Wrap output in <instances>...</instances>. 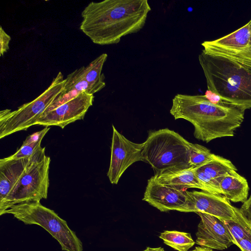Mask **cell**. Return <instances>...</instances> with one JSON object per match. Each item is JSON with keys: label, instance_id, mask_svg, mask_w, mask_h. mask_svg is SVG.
I'll use <instances>...</instances> for the list:
<instances>
[{"label": "cell", "instance_id": "6da1fadb", "mask_svg": "<svg viewBox=\"0 0 251 251\" xmlns=\"http://www.w3.org/2000/svg\"><path fill=\"white\" fill-rule=\"evenodd\" d=\"M151 10L147 0L93 1L81 12L80 29L94 44H116L142 29Z\"/></svg>", "mask_w": 251, "mask_h": 251}, {"label": "cell", "instance_id": "7a4b0ae2", "mask_svg": "<svg viewBox=\"0 0 251 251\" xmlns=\"http://www.w3.org/2000/svg\"><path fill=\"white\" fill-rule=\"evenodd\" d=\"M245 111L237 106L215 104L205 96L176 94L172 100L170 114L194 126L195 137L206 143L231 137L244 119Z\"/></svg>", "mask_w": 251, "mask_h": 251}, {"label": "cell", "instance_id": "3957f363", "mask_svg": "<svg viewBox=\"0 0 251 251\" xmlns=\"http://www.w3.org/2000/svg\"><path fill=\"white\" fill-rule=\"evenodd\" d=\"M198 58L208 90L244 110L251 108V66L203 51Z\"/></svg>", "mask_w": 251, "mask_h": 251}, {"label": "cell", "instance_id": "277c9868", "mask_svg": "<svg viewBox=\"0 0 251 251\" xmlns=\"http://www.w3.org/2000/svg\"><path fill=\"white\" fill-rule=\"evenodd\" d=\"M191 144L168 128L150 131L143 143L142 161L150 165L154 176L192 167L189 161Z\"/></svg>", "mask_w": 251, "mask_h": 251}, {"label": "cell", "instance_id": "5b68a950", "mask_svg": "<svg viewBox=\"0 0 251 251\" xmlns=\"http://www.w3.org/2000/svg\"><path fill=\"white\" fill-rule=\"evenodd\" d=\"M10 214L25 225H37L46 230L61 246L63 251H82V243L66 221L53 210L40 203L30 201L16 204L3 214Z\"/></svg>", "mask_w": 251, "mask_h": 251}, {"label": "cell", "instance_id": "8992f818", "mask_svg": "<svg viewBox=\"0 0 251 251\" xmlns=\"http://www.w3.org/2000/svg\"><path fill=\"white\" fill-rule=\"evenodd\" d=\"M50 158L41 147L31 156L26 171L4 201L0 204V215L10 206L48 198Z\"/></svg>", "mask_w": 251, "mask_h": 251}, {"label": "cell", "instance_id": "52a82bcc", "mask_svg": "<svg viewBox=\"0 0 251 251\" xmlns=\"http://www.w3.org/2000/svg\"><path fill=\"white\" fill-rule=\"evenodd\" d=\"M65 79L61 72L50 85L32 101L14 111L6 109L0 112V138L15 132L26 130L35 125L37 119L47 110L64 89Z\"/></svg>", "mask_w": 251, "mask_h": 251}, {"label": "cell", "instance_id": "ba28073f", "mask_svg": "<svg viewBox=\"0 0 251 251\" xmlns=\"http://www.w3.org/2000/svg\"><path fill=\"white\" fill-rule=\"evenodd\" d=\"M203 52L226 57L251 67V21L220 38L201 43Z\"/></svg>", "mask_w": 251, "mask_h": 251}, {"label": "cell", "instance_id": "9c48e42d", "mask_svg": "<svg viewBox=\"0 0 251 251\" xmlns=\"http://www.w3.org/2000/svg\"><path fill=\"white\" fill-rule=\"evenodd\" d=\"M142 200L161 212H195L189 191L161 184L154 176L148 180Z\"/></svg>", "mask_w": 251, "mask_h": 251}, {"label": "cell", "instance_id": "30bf717a", "mask_svg": "<svg viewBox=\"0 0 251 251\" xmlns=\"http://www.w3.org/2000/svg\"><path fill=\"white\" fill-rule=\"evenodd\" d=\"M111 158L107 174L111 184H117L126 170L136 162L142 161L143 143L127 139L112 125Z\"/></svg>", "mask_w": 251, "mask_h": 251}, {"label": "cell", "instance_id": "8fae6325", "mask_svg": "<svg viewBox=\"0 0 251 251\" xmlns=\"http://www.w3.org/2000/svg\"><path fill=\"white\" fill-rule=\"evenodd\" d=\"M94 96L86 92L62 104L55 108L43 113L35 125L45 127L55 126L63 129L67 125L83 120L89 108L93 105Z\"/></svg>", "mask_w": 251, "mask_h": 251}, {"label": "cell", "instance_id": "7c38bea8", "mask_svg": "<svg viewBox=\"0 0 251 251\" xmlns=\"http://www.w3.org/2000/svg\"><path fill=\"white\" fill-rule=\"evenodd\" d=\"M197 214L201 218L196 233L197 245L221 251L233 245L224 221L208 214L201 212Z\"/></svg>", "mask_w": 251, "mask_h": 251}, {"label": "cell", "instance_id": "4fadbf2b", "mask_svg": "<svg viewBox=\"0 0 251 251\" xmlns=\"http://www.w3.org/2000/svg\"><path fill=\"white\" fill-rule=\"evenodd\" d=\"M189 194L193 201L195 213L208 214L225 221H237L239 209L223 195L203 191H189Z\"/></svg>", "mask_w": 251, "mask_h": 251}, {"label": "cell", "instance_id": "5bb4252c", "mask_svg": "<svg viewBox=\"0 0 251 251\" xmlns=\"http://www.w3.org/2000/svg\"><path fill=\"white\" fill-rule=\"evenodd\" d=\"M232 171H237L229 160L216 155L209 162L195 168V173L205 192L221 195L220 183L223 177Z\"/></svg>", "mask_w": 251, "mask_h": 251}, {"label": "cell", "instance_id": "9a60e30c", "mask_svg": "<svg viewBox=\"0 0 251 251\" xmlns=\"http://www.w3.org/2000/svg\"><path fill=\"white\" fill-rule=\"evenodd\" d=\"M31 157L0 160V204L2 203L26 171Z\"/></svg>", "mask_w": 251, "mask_h": 251}, {"label": "cell", "instance_id": "2e32d148", "mask_svg": "<svg viewBox=\"0 0 251 251\" xmlns=\"http://www.w3.org/2000/svg\"><path fill=\"white\" fill-rule=\"evenodd\" d=\"M84 66L81 67L68 75L64 89L46 112L55 108L83 92L93 95L95 93L84 77Z\"/></svg>", "mask_w": 251, "mask_h": 251}, {"label": "cell", "instance_id": "e0dca14e", "mask_svg": "<svg viewBox=\"0 0 251 251\" xmlns=\"http://www.w3.org/2000/svg\"><path fill=\"white\" fill-rule=\"evenodd\" d=\"M196 167L168 171L154 176L160 184L177 189L186 190L188 188H198L205 191L195 173Z\"/></svg>", "mask_w": 251, "mask_h": 251}, {"label": "cell", "instance_id": "ac0fdd59", "mask_svg": "<svg viewBox=\"0 0 251 251\" xmlns=\"http://www.w3.org/2000/svg\"><path fill=\"white\" fill-rule=\"evenodd\" d=\"M221 195L233 202L244 203L248 199L249 186L247 179L232 171L227 173L220 183Z\"/></svg>", "mask_w": 251, "mask_h": 251}, {"label": "cell", "instance_id": "d6986e66", "mask_svg": "<svg viewBox=\"0 0 251 251\" xmlns=\"http://www.w3.org/2000/svg\"><path fill=\"white\" fill-rule=\"evenodd\" d=\"M107 56L106 53H102L85 67L84 77L95 93L105 86L104 75L101 72Z\"/></svg>", "mask_w": 251, "mask_h": 251}, {"label": "cell", "instance_id": "ffe728a7", "mask_svg": "<svg viewBox=\"0 0 251 251\" xmlns=\"http://www.w3.org/2000/svg\"><path fill=\"white\" fill-rule=\"evenodd\" d=\"M159 237L165 244L178 251H188L195 244L191 234L176 230H164Z\"/></svg>", "mask_w": 251, "mask_h": 251}, {"label": "cell", "instance_id": "44dd1931", "mask_svg": "<svg viewBox=\"0 0 251 251\" xmlns=\"http://www.w3.org/2000/svg\"><path fill=\"white\" fill-rule=\"evenodd\" d=\"M224 221L234 243L243 239H251V223L239 209L237 221Z\"/></svg>", "mask_w": 251, "mask_h": 251}, {"label": "cell", "instance_id": "7402d4cb", "mask_svg": "<svg viewBox=\"0 0 251 251\" xmlns=\"http://www.w3.org/2000/svg\"><path fill=\"white\" fill-rule=\"evenodd\" d=\"M215 154L206 147L191 143L190 148L189 161L192 167L200 166L212 160Z\"/></svg>", "mask_w": 251, "mask_h": 251}, {"label": "cell", "instance_id": "603a6c76", "mask_svg": "<svg viewBox=\"0 0 251 251\" xmlns=\"http://www.w3.org/2000/svg\"><path fill=\"white\" fill-rule=\"evenodd\" d=\"M43 139L27 145H22L20 149L13 155L9 156L12 159H27L30 158L40 148Z\"/></svg>", "mask_w": 251, "mask_h": 251}, {"label": "cell", "instance_id": "cb8c5ba5", "mask_svg": "<svg viewBox=\"0 0 251 251\" xmlns=\"http://www.w3.org/2000/svg\"><path fill=\"white\" fill-rule=\"evenodd\" d=\"M11 40V37L8 35L0 26V55L3 56L9 50V44Z\"/></svg>", "mask_w": 251, "mask_h": 251}, {"label": "cell", "instance_id": "d4e9b609", "mask_svg": "<svg viewBox=\"0 0 251 251\" xmlns=\"http://www.w3.org/2000/svg\"><path fill=\"white\" fill-rule=\"evenodd\" d=\"M204 95L207 100L214 104L222 105H232L225 101L221 97L216 93L212 92L208 89L206 91Z\"/></svg>", "mask_w": 251, "mask_h": 251}, {"label": "cell", "instance_id": "484cf974", "mask_svg": "<svg viewBox=\"0 0 251 251\" xmlns=\"http://www.w3.org/2000/svg\"><path fill=\"white\" fill-rule=\"evenodd\" d=\"M239 209L241 213L251 223V195Z\"/></svg>", "mask_w": 251, "mask_h": 251}, {"label": "cell", "instance_id": "4316f807", "mask_svg": "<svg viewBox=\"0 0 251 251\" xmlns=\"http://www.w3.org/2000/svg\"><path fill=\"white\" fill-rule=\"evenodd\" d=\"M234 244L237 246L241 251H251V239H243L235 242Z\"/></svg>", "mask_w": 251, "mask_h": 251}, {"label": "cell", "instance_id": "83f0119b", "mask_svg": "<svg viewBox=\"0 0 251 251\" xmlns=\"http://www.w3.org/2000/svg\"><path fill=\"white\" fill-rule=\"evenodd\" d=\"M142 251H165V250L162 247L157 248H151L148 247L146 249Z\"/></svg>", "mask_w": 251, "mask_h": 251}, {"label": "cell", "instance_id": "f1b7e54d", "mask_svg": "<svg viewBox=\"0 0 251 251\" xmlns=\"http://www.w3.org/2000/svg\"><path fill=\"white\" fill-rule=\"evenodd\" d=\"M195 251H213L212 249L202 247H197L195 249Z\"/></svg>", "mask_w": 251, "mask_h": 251}, {"label": "cell", "instance_id": "f546056e", "mask_svg": "<svg viewBox=\"0 0 251 251\" xmlns=\"http://www.w3.org/2000/svg\"><path fill=\"white\" fill-rule=\"evenodd\" d=\"M195 251V249L192 250V251Z\"/></svg>", "mask_w": 251, "mask_h": 251}, {"label": "cell", "instance_id": "4dcf8cb0", "mask_svg": "<svg viewBox=\"0 0 251 251\" xmlns=\"http://www.w3.org/2000/svg\"><path fill=\"white\" fill-rule=\"evenodd\" d=\"M250 21H251V20Z\"/></svg>", "mask_w": 251, "mask_h": 251}]
</instances>
